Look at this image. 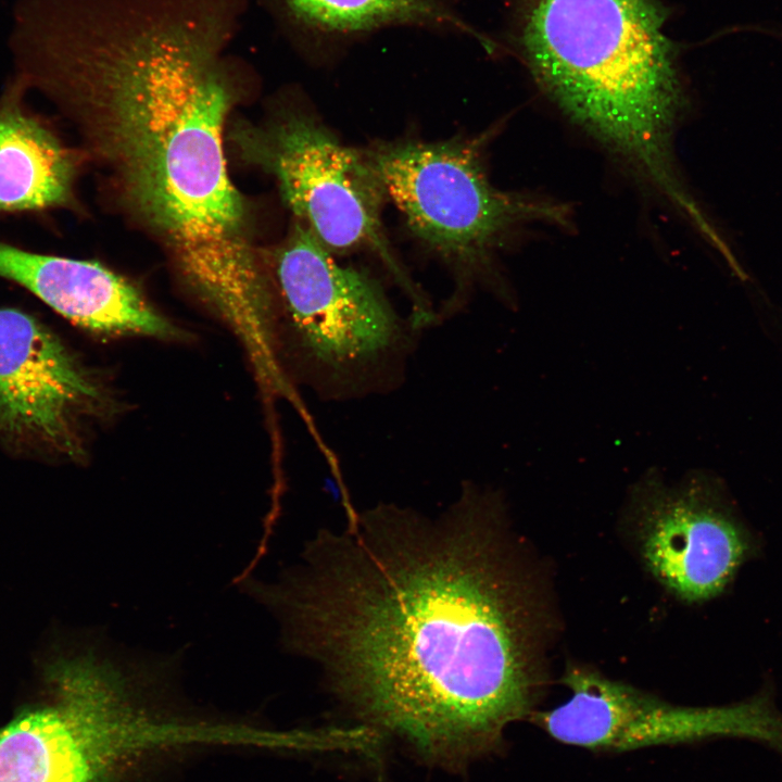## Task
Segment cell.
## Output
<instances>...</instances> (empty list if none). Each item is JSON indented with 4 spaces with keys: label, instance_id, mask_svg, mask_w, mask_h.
I'll return each mask as SVG.
<instances>
[{
    "label": "cell",
    "instance_id": "8fae6325",
    "mask_svg": "<svg viewBox=\"0 0 782 782\" xmlns=\"http://www.w3.org/2000/svg\"><path fill=\"white\" fill-rule=\"evenodd\" d=\"M0 277L87 330L111 337L182 338L134 285L97 262L34 253L0 241Z\"/></svg>",
    "mask_w": 782,
    "mask_h": 782
},
{
    "label": "cell",
    "instance_id": "277c9868",
    "mask_svg": "<svg viewBox=\"0 0 782 782\" xmlns=\"http://www.w3.org/2000/svg\"><path fill=\"white\" fill-rule=\"evenodd\" d=\"M283 349L324 400H349L400 382L412 340L382 286L336 262L303 225L276 252L273 277Z\"/></svg>",
    "mask_w": 782,
    "mask_h": 782
},
{
    "label": "cell",
    "instance_id": "5b68a950",
    "mask_svg": "<svg viewBox=\"0 0 782 782\" xmlns=\"http://www.w3.org/2000/svg\"><path fill=\"white\" fill-rule=\"evenodd\" d=\"M367 152L408 229L454 276L455 290L438 320L464 307L471 286L484 280L492 251L514 227L560 218L557 207L493 187L467 140L407 139L381 142Z\"/></svg>",
    "mask_w": 782,
    "mask_h": 782
},
{
    "label": "cell",
    "instance_id": "4fadbf2b",
    "mask_svg": "<svg viewBox=\"0 0 782 782\" xmlns=\"http://www.w3.org/2000/svg\"><path fill=\"white\" fill-rule=\"evenodd\" d=\"M305 29L350 37L401 25L468 30L445 0H281Z\"/></svg>",
    "mask_w": 782,
    "mask_h": 782
},
{
    "label": "cell",
    "instance_id": "7a4b0ae2",
    "mask_svg": "<svg viewBox=\"0 0 782 782\" xmlns=\"http://www.w3.org/2000/svg\"><path fill=\"white\" fill-rule=\"evenodd\" d=\"M215 48L66 60L40 72L33 90L76 125L190 290L252 343L275 325L276 293L227 171L223 129L234 94Z\"/></svg>",
    "mask_w": 782,
    "mask_h": 782
},
{
    "label": "cell",
    "instance_id": "30bf717a",
    "mask_svg": "<svg viewBox=\"0 0 782 782\" xmlns=\"http://www.w3.org/2000/svg\"><path fill=\"white\" fill-rule=\"evenodd\" d=\"M103 390L66 346L30 315L0 308V431L58 453H81L78 426Z\"/></svg>",
    "mask_w": 782,
    "mask_h": 782
},
{
    "label": "cell",
    "instance_id": "52a82bcc",
    "mask_svg": "<svg viewBox=\"0 0 782 782\" xmlns=\"http://www.w3.org/2000/svg\"><path fill=\"white\" fill-rule=\"evenodd\" d=\"M562 683L570 697L529 719L565 745L596 753L745 739L782 757V712L769 690L729 705L673 704L595 669L570 665Z\"/></svg>",
    "mask_w": 782,
    "mask_h": 782
},
{
    "label": "cell",
    "instance_id": "9c48e42d",
    "mask_svg": "<svg viewBox=\"0 0 782 782\" xmlns=\"http://www.w3.org/2000/svg\"><path fill=\"white\" fill-rule=\"evenodd\" d=\"M629 516L643 564L686 603L720 595L752 553L748 531L698 479L669 485L648 472L632 490Z\"/></svg>",
    "mask_w": 782,
    "mask_h": 782
},
{
    "label": "cell",
    "instance_id": "6da1fadb",
    "mask_svg": "<svg viewBox=\"0 0 782 782\" xmlns=\"http://www.w3.org/2000/svg\"><path fill=\"white\" fill-rule=\"evenodd\" d=\"M302 558L257 593L365 726L461 768L539 710L556 603L495 491L468 481L436 518L378 504L320 530Z\"/></svg>",
    "mask_w": 782,
    "mask_h": 782
},
{
    "label": "cell",
    "instance_id": "8992f818",
    "mask_svg": "<svg viewBox=\"0 0 782 782\" xmlns=\"http://www.w3.org/2000/svg\"><path fill=\"white\" fill-rule=\"evenodd\" d=\"M242 155L273 175L291 211L329 250L376 254L408 293L413 313L429 304L395 258L381 220L387 198L367 152L345 146L313 113L287 110L237 131Z\"/></svg>",
    "mask_w": 782,
    "mask_h": 782
},
{
    "label": "cell",
    "instance_id": "7c38bea8",
    "mask_svg": "<svg viewBox=\"0 0 782 782\" xmlns=\"http://www.w3.org/2000/svg\"><path fill=\"white\" fill-rule=\"evenodd\" d=\"M26 91L14 75L0 96V214L60 207L72 195L74 157L26 109Z\"/></svg>",
    "mask_w": 782,
    "mask_h": 782
},
{
    "label": "cell",
    "instance_id": "ba28073f",
    "mask_svg": "<svg viewBox=\"0 0 782 782\" xmlns=\"http://www.w3.org/2000/svg\"><path fill=\"white\" fill-rule=\"evenodd\" d=\"M91 653L59 654L42 692L0 728V782H102L117 748L141 739Z\"/></svg>",
    "mask_w": 782,
    "mask_h": 782
},
{
    "label": "cell",
    "instance_id": "3957f363",
    "mask_svg": "<svg viewBox=\"0 0 782 782\" xmlns=\"http://www.w3.org/2000/svg\"><path fill=\"white\" fill-rule=\"evenodd\" d=\"M655 0H531L521 42L558 104L691 209L669 161L679 88Z\"/></svg>",
    "mask_w": 782,
    "mask_h": 782
}]
</instances>
